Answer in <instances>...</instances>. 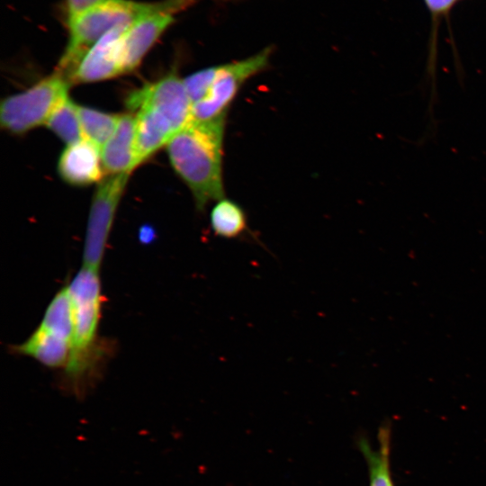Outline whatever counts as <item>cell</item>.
I'll return each instance as SVG.
<instances>
[{
    "label": "cell",
    "mask_w": 486,
    "mask_h": 486,
    "mask_svg": "<svg viewBox=\"0 0 486 486\" xmlns=\"http://www.w3.org/2000/svg\"><path fill=\"white\" fill-rule=\"evenodd\" d=\"M39 327L72 343L74 312L68 286L60 289L52 298Z\"/></svg>",
    "instance_id": "cell-15"
},
{
    "label": "cell",
    "mask_w": 486,
    "mask_h": 486,
    "mask_svg": "<svg viewBox=\"0 0 486 486\" xmlns=\"http://www.w3.org/2000/svg\"><path fill=\"white\" fill-rule=\"evenodd\" d=\"M210 224L214 234L224 238H238L248 230L247 216L242 207L225 197L212 207Z\"/></svg>",
    "instance_id": "cell-16"
},
{
    "label": "cell",
    "mask_w": 486,
    "mask_h": 486,
    "mask_svg": "<svg viewBox=\"0 0 486 486\" xmlns=\"http://www.w3.org/2000/svg\"><path fill=\"white\" fill-rule=\"evenodd\" d=\"M106 0H66L67 21Z\"/></svg>",
    "instance_id": "cell-20"
},
{
    "label": "cell",
    "mask_w": 486,
    "mask_h": 486,
    "mask_svg": "<svg viewBox=\"0 0 486 486\" xmlns=\"http://www.w3.org/2000/svg\"><path fill=\"white\" fill-rule=\"evenodd\" d=\"M136 116L121 114L117 128L101 149L104 169L110 175L129 173L136 166Z\"/></svg>",
    "instance_id": "cell-11"
},
{
    "label": "cell",
    "mask_w": 486,
    "mask_h": 486,
    "mask_svg": "<svg viewBox=\"0 0 486 486\" xmlns=\"http://www.w3.org/2000/svg\"><path fill=\"white\" fill-rule=\"evenodd\" d=\"M69 81L59 72L43 78L27 90L1 102L2 128L14 134H23L46 124L57 106L68 97Z\"/></svg>",
    "instance_id": "cell-4"
},
{
    "label": "cell",
    "mask_w": 486,
    "mask_h": 486,
    "mask_svg": "<svg viewBox=\"0 0 486 486\" xmlns=\"http://www.w3.org/2000/svg\"><path fill=\"white\" fill-rule=\"evenodd\" d=\"M175 0L136 2L132 0H106L68 20V41L58 64V71L68 76L85 54L112 30L129 26L140 18L164 9Z\"/></svg>",
    "instance_id": "cell-3"
},
{
    "label": "cell",
    "mask_w": 486,
    "mask_h": 486,
    "mask_svg": "<svg viewBox=\"0 0 486 486\" xmlns=\"http://www.w3.org/2000/svg\"><path fill=\"white\" fill-rule=\"evenodd\" d=\"M47 127L67 145L84 139L76 105L68 96L53 111L46 122Z\"/></svg>",
    "instance_id": "cell-18"
},
{
    "label": "cell",
    "mask_w": 486,
    "mask_h": 486,
    "mask_svg": "<svg viewBox=\"0 0 486 486\" xmlns=\"http://www.w3.org/2000/svg\"><path fill=\"white\" fill-rule=\"evenodd\" d=\"M129 26L117 27L104 35L79 61L68 76L69 83L97 82L122 74L121 44Z\"/></svg>",
    "instance_id": "cell-9"
},
{
    "label": "cell",
    "mask_w": 486,
    "mask_h": 486,
    "mask_svg": "<svg viewBox=\"0 0 486 486\" xmlns=\"http://www.w3.org/2000/svg\"><path fill=\"white\" fill-rule=\"evenodd\" d=\"M426 5L434 15L448 12L457 0H424Z\"/></svg>",
    "instance_id": "cell-21"
},
{
    "label": "cell",
    "mask_w": 486,
    "mask_h": 486,
    "mask_svg": "<svg viewBox=\"0 0 486 486\" xmlns=\"http://www.w3.org/2000/svg\"><path fill=\"white\" fill-rule=\"evenodd\" d=\"M78 114L84 139L100 149L114 133L121 114L107 113L78 105Z\"/></svg>",
    "instance_id": "cell-17"
},
{
    "label": "cell",
    "mask_w": 486,
    "mask_h": 486,
    "mask_svg": "<svg viewBox=\"0 0 486 486\" xmlns=\"http://www.w3.org/2000/svg\"><path fill=\"white\" fill-rule=\"evenodd\" d=\"M129 176V173L111 175L98 185L86 225L83 266L100 269L115 212Z\"/></svg>",
    "instance_id": "cell-6"
},
{
    "label": "cell",
    "mask_w": 486,
    "mask_h": 486,
    "mask_svg": "<svg viewBox=\"0 0 486 486\" xmlns=\"http://www.w3.org/2000/svg\"><path fill=\"white\" fill-rule=\"evenodd\" d=\"M225 124L226 118L192 121L166 144L169 161L190 189L200 211L224 197Z\"/></svg>",
    "instance_id": "cell-1"
},
{
    "label": "cell",
    "mask_w": 486,
    "mask_h": 486,
    "mask_svg": "<svg viewBox=\"0 0 486 486\" xmlns=\"http://www.w3.org/2000/svg\"><path fill=\"white\" fill-rule=\"evenodd\" d=\"M14 350L31 356L48 367H66L69 360L71 343L38 327L28 339L14 346Z\"/></svg>",
    "instance_id": "cell-13"
},
{
    "label": "cell",
    "mask_w": 486,
    "mask_h": 486,
    "mask_svg": "<svg viewBox=\"0 0 486 486\" xmlns=\"http://www.w3.org/2000/svg\"><path fill=\"white\" fill-rule=\"evenodd\" d=\"M194 2L175 0L171 5L148 14L130 25L121 44L122 73L134 70L160 36L173 24L176 14L191 6Z\"/></svg>",
    "instance_id": "cell-8"
},
{
    "label": "cell",
    "mask_w": 486,
    "mask_h": 486,
    "mask_svg": "<svg viewBox=\"0 0 486 486\" xmlns=\"http://www.w3.org/2000/svg\"><path fill=\"white\" fill-rule=\"evenodd\" d=\"M379 447L374 451L368 442L361 440L360 449L369 470V486H394L390 470L391 428L382 426L378 433Z\"/></svg>",
    "instance_id": "cell-14"
},
{
    "label": "cell",
    "mask_w": 486,
    "mask_h": 486,
    "mask_svg": "<svg viewBox=\"0 0 486 486\" xmlns=\"http://www.w3.org/2000/svg\"><path fill=\"white\" fill-rule=\"evenodd\" d=\"M73 305L74 330L66 376L76 394L96 357L101 318L102 287L99 270L83 266L68 285Z\"/></svg>",
    "instance_id": "cell-2"
},
{
    "label": "cell",
    "mask_w": 486,
    "mask_h": 486,
    "mask_svg": "<svg viewBox=\"0 0 486 486\" xmlns=\"http://www.w3.org/2000/svg\"><path fill=\"white\" fill-rule=\"evenodd\" d=\"M126 105L132 111L148 108L162 114L170 122L176 133L193 121L192 102L184 79L176 70L130 93Z\"/></svg>",
    "instance_id": "cell-7"
},
{
    "label": "cell",
    "mask_w": 486,
    "mask_h": 486,
    "mask_svg": "<svg viewBox=\"0 0 486 486\" xmlns=\"http://www.w3.org/2000/svg\"><path fill=\"white\" fill-rule=\"evenodd\" d=\"M271 50V48H266L242 60L215 66V74L206 95L193 105V121L226 118L244 84L267 68Z\"/></svg>",
    "instance_id": "cell-5"
},
{
    "label": "cell",
    "mask_w": 486,
    "mask_h": 486,
    "mask_svg": "<svg viewBox=\"0 0 486 486\" xmlns=\"http://www.w3.org/2000/svg\"><path fill=\"white\" fill-rule=\"evenodd\" d=\"M104 171L101 149L86 139L67 145L58 163L60 177L66 183L76 186L99 182Z\"/></svg>",
    "instance_id": "cell-10"
},
{
    "label": "cell",
    "mask_w": 486,
    "mask_h": 486,
    "mask_svg": "<svg viewBox=\"0 0 486 486\" xmlns=\"http://www.w3.org/2000/svg\"><path fill=\"white\" fill-rule=\"evenodd\" d=\"M176 131L162 114L148 108L136 114V164L139 166L158 149L166 145Z\"/></svg>",
    "instance_id": "cell-12"
},
{
    "label": "cell",
    "mask_w": 486,
    "mask_h": 486,
    "mask_svg": "<svg viewBox=\"0 0 486 486\" xmlns=\"http://www.w3.org/2000/svg\"><path fill=\"white\" fill-rule=\"evenodd\" d=\"M215 74V66L201 69L184 78V84L192 104L206 95Z\"/></svg>",
    "instance_id": "cell-19"
}]
</instances>
